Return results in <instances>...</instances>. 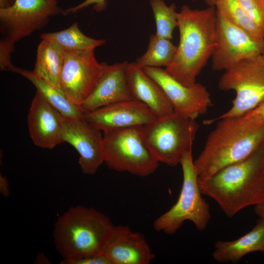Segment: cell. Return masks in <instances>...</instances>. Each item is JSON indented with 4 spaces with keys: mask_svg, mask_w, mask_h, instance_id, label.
Listing matches in <instances>:
<instances>
[{
    "mask_svg": "<svg viewBox=\"0 0 264 264\" xmlns=\"http://www.w3.org/2000/svg\"><path fill=\"white\" fill-rule=\"evenodd\" d=\"M216 11L230 22L254 38L264 40V31L248 16L238 0H220Z\"/></svg>",
    "mask_w": 264,
    "mask_h": 264,
    "instance_id": "cb8c5ba5",
    "label": "cell"
},
{
    "mask_svg": "<svg viewBox=\"0 0 264 264\" xmlns=\"http://www.w3.org/2000/svg\"><path fill=\"white\" fill-rule=\"evenodd\" d=\"M261 252H263L264 253V246L263 247V248H262V249Z\"/></svg>",
    "mask_w": 264,
    "mask_h": 264,
    "instance_id": "8d00e7d4",
    "label": "cell"
},
{
    "mask_svg": "<svg viewBox=\"0 0 264 264\" xmlns=\"http://www.w3.org/2000/svg\"><path fill=\"white\" fill-rule=\"evenodd\" d=\"M0 193L5 198L10 195L9 181L6 176L1 175H0Z\"/></svg>",
    "mask_w": 264,
    "mask_h": 264,
    "instance_id": "4dcf8cb0",
    "label": "cell"
},
{
    "mask_svg": "<svg viewBox=\"0 0 264 264\" xmlns=\"http://www.w3.org/2000/svg\"><path fill=\"white\" fill-rule=\"evenodd\" d=\"M127 77L133 99L146 105L157 118L174 112L160 86L146 74L135 62L128 64Z\"/></svg>",
    "mask_w": 264,
    "mask_h": 264,
    "instance_id": "ac0fdd59",
    "label": "cell"
},
{
    "mask_svg": "<svg viewBox=\"0 0 264 264\" xmlns=\"http://www.w3.org/2000/svg\"><path fill=\"white\" fill-rule=\"evenodd\" d=\"M177 19L179 44L173 62L165 69L182 84L191 86L196 83L216 46V9H196L184 5Z\"/></svg>",
    "mask_w": 264,
    "mask_h": 264,
    "instance_id": "7a4b0ae2",
    "label": "cell"
},
{
    "mask_svg": "<svg viewBox=\"0 0 264 264\" xmlns=\"http://www.w3.org/2000/svg\"><path fill=\"white\" fill-rule=\"evenodd\" d=\"M199 129L196 119L175 112L142 126L144 141L159 163L180 164L184 154L192 151Z\"/></svg>",
    "mask_w": 264,
    "mask_h": 264,
    "instance_id": "5b68a950",
    "label": "cell"
},
{
    "mask_svg": "<svg viewBox=\"0 0 264 264\" xmlns=\"http://www.w3.org/2000/svg\"><path fill=\"white\" fill-rule=\"evenodd\" d=\"M64 51L61 89L72 103L80 108L102 75L104 63L98 62L94 50Z\"/></svg>",
    "mask_w": 264,
    "mask_h": 264,
    "instance_id": "30bf717a",
    "label": "cell"
},
{
    "mask_svg": "<svg viewBox=\"0 0 264 264\" xmlns=\"http://www.w3.org/2000/svg\"><path fill=\"white\" fill-rule=\"evenodd\" d=\"M83 116L102 132L142 126L157 118L146 105L134 99L110 104L84 113Z\"/></svg>",
    "mask_w": 264,
    "mask_h": 264,
    "instance_id": "5bb4252c",
    "label": "cell"
},
{
    "mask_svg": "<svg viewBox=\"0 0 264 264\" xmlns=\"http://www.w3.org/2000/svg\"><path fill=\"white\" fill-rule=\"evenodd\" d=\"M40 38L56 43L64 50L70 51L94 50L106 43L104 39H96L85 35L80 30L77 22L60 31L42 33Z\"/></svg>",
    "mask_w": 264,
    "mask_h": 264,
    "instance_id": "7402d4cb",
    "label": "cell"
},
{
    "mask_svg": "<svg viewBox=\"0 0 264 264\" xmlns=\"http://www.w3.org/2000/svg\"><path fill=\"white\" fill-rule=\"evenodd\" d=\"M202 194L229 217L264 200V141L249 155L207 178H199Z\"/></svg>",
    "mask_w": 264,
    "mask_h": 264,
    "instance_id": "6da1fadb",
    "label": "cell"
},
{
    "mask_svg": "<svg viewBox=\"0 0 264 264\" xmlns=\"http://www.w3.org/2000/svg\"><path fill=\"white\" fill-rule=\"evenodd\" d=\"M180 164L183 182L178 198L154 220L153 225L155 231L169 235L175 233L186 220L191 221L198 230L203 231L211 219L209 206L199 188L192 151L184 154Z\"/></svg>",
    "mask_w": 264,
    "mask_h": 264,
    "instance_id": "8992f818",
    "label": "cell"
},
{
    "mask_svg": "<svg viewBox=\"0 0 264 264\" xmlns=\"http://www.w3.org/2000/svg\"><path fill=\"white\" fill-rule=\"evenodd\" d=\"M142 126L103 132L104 162L110 169L141 177L156 170L159 163L144 141Z\"/></svg>",
    "mask_w": 264,
    "mask_h": 264,
    "instance_id": "52a82bcc",
    "label": "cell"
},
{
    "mask_svg": "<svg viewBox=\"0 0 264 264\" xmlns=\"http://www.w3.org/2000/svg\"><path fill=\"white\" fill-rule=\"evenodd\" d=\"M216 13V44L211 57L213 69L226 70L242 60L262 54L264 40L254 38Z\"/></svg>",
    "mask_w": 264,
    "mask_h": 264,
    "instance_id": "8fae6325",
    "label": "cell"
},
{
    "mask_svg": "<svg viewBox=\"0 0 264 264\" xmlns=\"http://www.w3.org/2000/svg\"><path fill=\"white\" fill-rule=\"evenodd\" d=\"M177 49L169 40L155 33L150 35L146 52L135 61L140 67H166L173 62Z\"/></svg>",
    "mask_w": 264,
    "mask_h": 264,
    "instance_id": "603a6c76",
    "label": "cell"
},
{
    "mask_svg": "<svg viewBox=\"0 0 264 264\" xmlns=\"http://www.w3.org/2000/svg\"><path fill=\"white\" fill-rule=\"evenodd\" d=\"M150 4L156 24L155 34L171 40L173 30L177 26L176 4L173 3L168 5L164 0H150Z\"/></svg>",
    "mask_w": 264,
    "mask_h": 264,
    "instance_id": "d4e9b609",
    "label": "cell"
},
{
    "mask_svg": "<svg viewBox=\"0 0 264 264\" xmlns=\"http://www.w3.org/2000/svg\"><path fill=\"white\" fill-rule=\"evenodd\" d=\"M12 5L10 0H0V9L7 8Z\"/></svg>",
    "mask_w": 264,
    "mask_h": 264,
    "instance_id": "836d02e7",
    "label": "cell"
},
{
    "mask_svg": "<svg viewBox=\"0 0 264 264\" xmlns=\"http://www.w3.org/2000/svg\"><path fill=\"white\" fill-rule=\"evenodd\" d=\"M219 0H204L208 6H215L216 4Z\"/></svg>",
    "mask_w": 264,
    "mask_h": 264,
    "instance_id": "e575fe53",
    "label": "cell"
},
{
    "mask_svg": "<svg viewBox=\"0 0 264 264\" xmlns=\"http://www.w3.org/2000/svg\"><path fill=\"white\" fill-rule=\"evenodd\" d=\"M248 16L264 31V0H238Z\"/></svg>",
    "mask_w": 264,
    "mask_h": 264,
    "instance_id": "484cf974",
    "label": "cell"
},
{
    "mask_svg": "<svg viewBox=\"0 0 264 264\" xmlns=\"http://www.w3.org/2000/svg\"><path fill=\"white\" fill-rule=\"evenodd\" d=\"M143 71L162 88L174 112L196 119L206 113L212 105L210 94L203 85L196 83L185 86L161 67H145Z\"/></svg>",
    "mask_w": 264,
    "mask_h": 264,
    "instance_id": "7c38bea8",
    "label": "cell"
},
{
    "mask_svg": "<svg viewBox=\"0 0 264 264\" xmlns=\"http://www.w3.org/2000/svg\"><path fill=\"white\" fill-rule=\"evenodd\" d=\"M11 71L28 79L35 87L37 91L63 115L68 117L83 116L84 113L80 108L72 103L62 89L36 76L32 71L16 66Z\"/></svg>",
    "mask_w": 264,
    "mask_h": 264,
    "instance_id": "44dd1931",
    "label": "cell"
},
{
    "mask_svg": "<svg viewBox=\"0 0 264 264\" xmlns=\"http://www.w3.org/2000/svg\"><path fill=\"white\" fill-rule=\"evenodd\" d=\"M62 10L57 0H15L9 7L0 9V32L16 43L45 26Z\"/></svg>",
    "mask_w": 264,
    "mask_h": 264,
    "instance_id": "9c48e42d",
    "label": "cell"
},
{
    "mask_svg": "<svg viewBox=\"0 0 264 264\" xmlns=\"http://www.w3.org/2000/svg\"><path fill=\"white\" fill-rule=\"evenodd\" d=\"M30 137L33 143L43 149H53L64 142L62 115L36 91L27 116Z\"/></svg>",
    "mask_w": 264,
    "mask_h": 264,
    "instance_id": "9a60e30c",
    "label": "cell"
},
{
    "mask_svg": "<svg viewBox=\"0 0 264 264\" xmlns=\"http://www.w3.org/2000/svg\"><path fill=\"white\" fill-rule=\"evenodd\" d=\"M61 264H112L110 259L103 253L87 255L69 259H63Z\"/></svg>",
    "mask_w": 264,
    "mask_h": 264,
    "instance_id": "83f0119b",
    "label": "cell"
},
{
    "mask_svg": "<svg viewBox=\"0 0 264 264\" xmlns=\"http://www.w3.org/2000/svg\"><path fill=\"white\" fill-rule=\"evenodd\" d=\"M91 4L94 5L93 8L96 12H101L106 8L108 3L106 0H85L74 7L62 10L61 13L64 16H66L70 14H73Z\"/></svg>",
    "mask_w": 264,
    "mask_h": 264,
    "instance_id": "f1b7e54d",
    "label": "cell"
},
{
    "mask_svg": "<svg viewBox=\"0 0 264 264\" xmlns=\"http://www.w3.org/2000/svg\"><path fill=\"white\" fill-rule=\"evenodd\" d=\"M102 253L112 264H149L154 258L144 235L124 225L113 226Z\"/></svg>",
    "mask_w": 264,
    "mask_h": 264,
    "instance_id": "2e32d148",
    "label": "cell"
},
{
    "mask_svg": "<svg viewBox=\"0 0 264 264\" xmlns=\"http://www.w3.org/2000/svg\"><path fill=\"white\" fill-rule=\"evenodd\" d=\"M64 59L65 51L60 45L48 40H42L37 48L36 61L32 72L61 89L60 76Z\"/></svg>",
    "mask_w": 264,
    "mask_h": 264,
    "instance_id": "ffe728a7",
    "label": "cell"
},
{
    "mask_svg": "<svg viewBox=\"0 0 264 264\" xmlns=\"http://www.w3.org/2000/svg\"><path fill=\"white\" fill-rule=\"evenodd\" d=\"M241 116L251 124L264 123V101L255 108Z\"/></svg>",
    "mask_w": 264,
    "mask_h": 264,
    "instance_id": "f546056e",
    "label": "cell"
},
{
    "mask_svg": "<svg viewBox=\"0 0 264 264\" xmlns=\"http://www.w3.org/2000/svg\"><path fill=\"white\" fill-rule=\"evenodd\" d=\"M62 125L64 141L68 143L78 152L82 172L88 175L95 174L104 163L102 131L83 116L68 117L62 115Z\"/></svg>",
    "mask_w": 264,
    "mask_h": 264,
    "instance_id": "4fadbf2b",
    "label": "cell"
},
{
    "mask_svg": "<svg viewBox=\"0 0 264 264\" xmlns=\"http://www.w3.org/2000/svg\"><path fill=\"white\" fill-rule=\"evenodd\" d=\"M262 56H263L264 57V49H263V52H262Z\"/></svg>",
    "mask_w": 264,
    "mask_h": 264,
    "instance_id": "d590c367",
    "label": "cell"
},
{
    "mask_svg": "<svg viewBox=\"0 0 264 264\" xmlns=\"http://www.w3.org/2000/svg\"><path fill=\"white\" fill-rule=\"evenodd\" d=\"M255 212L259 218L264 220V200L255 206Z\"/></svg>",
    "mask_w": 264,
    "mask_h": 264,
    "instance_id": "1f68e13d",
    "label": "cell"
},
{
    "mask_svg": "<svg viewBox=\"0 0 264 264\" xmlns=\"http://www.w3.org/2000/svg\"><path fill=\"white\" fill-rule=\"evenodd\" d=\"M36 262L37 264H49V260L44 254H39L36 257Z\"/></svg>",
    "mask_w": 264,
    "mask_h": 264,
    "instance_id": "d6a6232c",
    "label": "cell"
},
{
    "mask_svg": "<svg viewBox=\"0 0 264 264\" xmlns=\"http://www.w3.org/2000/svg\"><path fill=\"white\" fill-rule=\"evenodd\" d=\"M113 226L107 216L92 207L72 206L54 224L55 247L63 259L102 252Z\"/></svg>",
    "mask_w": 264,
    "mask_h": 264,
    "instance_id": "277c9868",
    "label": "cell"
},
{
    "mask_svg": "<svg viewBox=\"0 0 264 264\" xmlns=\"http://www.w3.org/2000/svg\"><path fill=\"white\" fill-rule=\"evenodd\" d=\"M194 0V1H195V0Z\"/></svg>",
    "mask_w": 264,
    "mask_h": 264,
    "instance_id": "f35d334b",
    "label": "cell"
},
{
    "mask_svg": "<svg viewBox=\"0 0 264 264\" xmlns=\"http://www.w3.org/2000/svg\"><path fill=\"white\" fill-rule=\"evenodd\" d=\"M15 43L2 38L0 41V69L11 71L15 66L12 63L11 55L15 49Z\"/></svg>",
    "mask_w": 264,
    "mask_h": 264,
    "instance_id": "4316f807",
    "label": "cell"
},
{
    "mask_svg": "<svg viewBox=\"0 0 264 264\" xmlns=\"http://www.w3.org/2000/svg\"><path fill=\"white\" fill-rule=\"evenodd\" d=\"M218 87L233 90L236 97L231 108L215 120L238 117L251 111L264 101V58L262 55L248 58L225 70Z\"/></svg>",
    "mask_w": 264,
    "mask_h": 264,
    "instance_id": "ba28073f",
    "label": "cell"
},
{
    "mask_svg": "<svg viewBox=\"0 0 264 264\" xmlns=\"http://www.w3.org/2000/svg\"><path fill=\"white\" fill-rule=\"evenodd\" d=\"M128 64L127 61L110 65L104 63L102 75L80 107L83 113L113 103L133 99L127 81Z\"/></svg>",
    "mask_w": 264,
    "mask_h": 264,
    "instance_id": "e0dca14e",
    "label": "cell"
},
{
    "mask_svg": "<svg viewBox=\"0 0 264 264\" xmlns=\"http://www.w3.org/2000/svg\"><path fill=\"white\" fill-rule=\"evenodd\" d=\"M11 0L12 4L14 3V2L15 1V0Z\"/></svg>",
    "mask_w": 264,
    "mask_h": 264,
    "instance_id": "74e56055",
    "label": "cell"
},
{
    "mask_svg": "<svg viewBox=\"0 0 264 264\" xmlns=\"http://www.w3.org/2000/svg\"><path fill=\"white\" fill-rule=\"evenodd\" d=\"M219 120L194 160L199 178L208 177L244 159L264 141V123L253 124L241 116Z\"/></svg>",
    "mask_w": 264,
    "mask_h": 264,
    "instance_id": "3957f363",
    "label": "cell"
},
{
    "mask_svg": "<svg viewBox=\"0 0 264 264\" xmlns=\"http://www.w3.org/2000/svg\"><path fill=\"white\" fill-rule=\"evenodd\" d=\"M264 245V220L259 218L249 232L233 241H217L212 252L219 263L238 262L251 252L261 251Z\"/></svg>",
    "mask_w": 264,
    "mask_h": 264,
    "instance_id": "d6986e66",
    "label": "cell"
}]
</instances>
